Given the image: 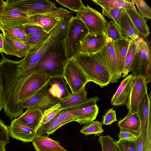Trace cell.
Returning a JSON list of instances; mask_svg holds the SVG:
<instances>
[{
  "instance_id": "obj_1",
  "label": "cell",
  "mask_w": 151,
  "mask_h": 151,
  "mask_svg": "<svg viewBox=\"0 0 151 151\" xmlns=\"http://www.w3.org/2000/svg\"><path fill=\"white\" fill-rule=\"evenodd\" d=\"M0 62V85L3 108L11 120L23 113L19 100L20 90L29 76L19 65L20 60L14 61L5 58Z\"/></svg>"
},
{
  "instance_id": "obj_2",
  "label": "cell",
  "mask_w": 151,
  "mask_h": 151,
  "mask_svg": "<svg viewBox=\"0 0 151 151\" xmlns=\"http://www.w3.org/2000/svg\"><path fill=\"white\" fill-rule=\"evenodd\" d=\"M68 59L66 55L64 39L49 48L36 64L34 72L51 78L63 77Z\"/></svg>"
},
{
  "instance_id": "obj_3",
  "label": "cell",
  "mask_w": 151,
  "mask_h": 151,
  "mask_svg": "<svg viewBox=\"0 0 151 151\" xmlns=\"http://www.w3.org/2000/svg\"><path fill=\"white\" fill-rule=\"evenodd\" d=\"M69 19H63L49 32V38L43 43L30 50L23 59L20 60L19 66L30 75L34 72L35 67L44 53L51 47L64 39Z\"/></svg>"
},
{
  "instance_id": "obj_4",
  "label": "cell",
  "mask_w": 151,
  "mask_h": 151,
  "mask_svg": "<svg viewBox=\"0 0 151 151\" xmlns=\"http://www.w3.org/2000/svg\"><path fill=\"white\" fill-rule=\"evenodd\" d=\"M70 59L81 69L89 82H94L101 88L110 82V74L93 54L79 53Z\"/></svg>"
},
{
  "instance_id": "obj_5",
  "label": "cell",
  "mask_w": 151,
  "mask_h": 151,
  "mask_svg": "<svg viewBox=\"0 0 151 151\" xmlns=\"http://www.w3.org/2000/svg\"><path fill=\"white\" fill-rule=\"evenodd\" d=\"M88 33V29L82 21L72 16L69 20L64 38L66 53L68 59L80 53Z\"/></svg>"
},
{
  "instance_id": "obj_6",
  "label": "cell",
  "mask_w": 151,
  "mask_h": 151,
  "mask_svg": "<svg viewBox=\"0 0 151 151\" xmlns=\"http://www.w3.org/2000/svg\"><path fill=\"white\" fill-rule=\"evenodd\" d=\"M137 47L130 72L134 77L141 76L151 83V60L149 45L141 37L137 39Z\"/></svg>"
},
{
  "instance_id": "obj_7",
  "label": "cell",
  "mask_w": 151,
  "mask_h": 151,
  "mask_svg": "<svg viewBox=\"0 0 151 151\" xmlns=\"http://www.w3.org/2000/svg\"><path fill=\"white\" fill-rule=\"evenodd\" d=\"M30 24L29 17L12 3L5 1L0 12V28L10 27Z\"/></svg>"
},
{
  "instance_id": "obj_8",
  "label": "cell",
  "mask_w": 151,
  "mask_h": 151,
  "mask_svg": "<svg viewBox=\"0 0 151 151\" xmlns=\"http://www.w3.org/2000/svg\"><path fill=\"white\" fill-rule=\"evenodd\" d=\"M76 17L82 21L88 33H105L107 21L102 14L89 6H84Z\"/></svg>"
},
{
  "instance_id": "obj_9",
  "label": "cell",
  "mask_w": 151,
  "mask_h": 151,
  "mask_svg": "<svg viewBox=\"0 0 151 151\" xmlns=\"http://www.w3.org/2000/svg\"><path fill=\"white\" fill-rule=\"evenodd\" d=\"M100 100L98 96L91 97L82 103L68 108L75 121L82 125L95 120L99 113L96 103Z\"/></svg>"
},
{
  "instance_id": "obj_10",
  "label": "cell",
  "mask_w": 151,
  "mask_h": 151,
  "mask_svg": "<svg viewBox=\"0 0 151 151\" xmlns=\"http://www.w3.org/2000/svg\"><path fill=\"white\" fill-rule=\"evenodd\" d=\"M93 54L110 74L111 77L110 82H116L121 77L119 74L113 42L112 40L107 37L104 46Z\"/></svg>"
},
{
  "instance_id": "obj_11",
  "label": "cell",
  "mask_w": 151,
  "mask_h": 151,
  "mask_svg": "<svg viewBox=\"0 0 151 151\" xmlns=\"http://www.w3.org/2000/svg\"><path fill=\"white\" fill-rule=\"evenodd\" d=\"M71 12L61 7L46 13L29 17L30 24L40 26L46 32H49L63 19H70Z\"/></svg>"
},
{
  "instance_id": "obj_12",
  "label": "cell",
  "mask_w": 151,
  "mask_h": 151,
  "mask_svg": "<svg viewBox=\"0 0 151 151\" xmlns=\"http://www.w3.org/2000/svg\"><path fill=\"white\" fill-rule=\"evenodd\" d=\"M63 77L69 86L72 94L78 91L89 82L83 71L70 59H68L65 66Z\"/></svg>"
},
{
  "instance_id": "obj_13",
  "label": "cell",
  "mask_w": 151,
  "mask_h": 151,
  "mask_svg": "<svg viewBox=\"0 0 151 151\" xmlns=\"http://www.w3.org/2000/svg\"><path fill=\"white\" fill-rule=\"evenodd\" d=\"M29 17L50 12L56 10L55 3L47 0H10Z\"/></svg>"
},
{
  "instance_id": "obj_14",
  "label": "cell",
  "mask_w": 151,
  "mask_h": 151,
  "mask_svg": "<svg viewBox=\"0 0 151 151\" xmlns=\"http://www.w3.org/2000/svg\"><path fill=\"white\" fill-rule=\"evenodd\" d=\"M148 83L147 79L143 76L134 77L126 104L129 112L132 113L137 112L141 101L145 94L147 92Z\"/></svg>"
},
{
  "instance_id": "obj_15",
  "label": "cell",
  "mask_w": 151,
  "mask_h": 151,
  "mask_svg": "<svg viewBox=\"0 0 151 151\" xmlns=\"http://www.w3.org/2000/svg\"><path fill=\"white\" fill-rule=\"evenodd\" d=\"M51 78L44 74L34 72L24 82L20 91L19 100L21 104L41 89Z\"/></svg>"
},
{
  "instance_id": "obj_16",
  "label": "cell",
  "mask_w": 151,
  "mask_h": 151,
  "mask_svg": "<svg viewBox=\"0 0 151 151\" xmlns=\"http://www.w3.org/2000/svg\"><path fill=\"white\" fill-rule=\"evenodd\" d=\"M10 137L24 142H32L36 135L34 129L15 118L8 126Z\"/></svg>"
},
{
  "instance_id": "obj_17",
  "label": "cell",
  "mask_w": 151,
  "mask_h": 151,
  "mask_svg": "<svg viewBox=\"0 0 151 151\" xmlns=\"http://www.w3.org/2000/svg\"><path fill=\"white\" fill-rule=\"evenodd\" d=\"M116 24L123 39L132 41L139 37L140 35L127 10L122 9Z\"/></svg>"
},
{
  "instance_id": "obj_18",
  "label": "cell",
  "mask_w": 151,
  "mask_h": 151,
  "mask_svg": "<svg viewBox=\"0 0 151 151\" xmlns=\"http://www.w3.org/2000/svg\"><path fill=\"white\" fill-rule=\"evenodd\" d=\"M48 82L33 95L21 103L22 109L32 107H45L49 101L57 98L50 93Z\"/></svg>"
},
{
  "instance_id": "obj_19",
  "label": "cell",
  "mask_w": 151,
  "mask_h": 151,
  "mask_svg": "<svg viewBox=\"0 0 151 151\" xmlns=\"http://www.w3.org/2000/svg\"><path fill=\"white\" fill-rule=\"evenodd\" d=\"M107 38L105 33H88L84 40L80 53H96L104 46Z\"/></svg>"
},
{
  "instance_id": "obj_20",
  "label": "cell",
  "mask_w": 151,
  "mask_h": 151,
  "mask_svg": "<svg viewBox=\"0 0 151 151\" xmlns=\"http://www.w3.org/2000/svg\"><path fill=\"white\" fill-rule=\"evenodd\" d=\"M134 78V76L131 74L127 76L121 82L111 99V105L115 106L126 104Z\"/></svg>"
},
{
  "instance_id": "obj_21",
  "label": "cell",
  "mask_w": 151,
  "mask_h": 151,
  "mask_svg": "<svg viewBox=\"0 0 151 151\" xmlns=\"http://www.w3.org/2000/svg\"><path fill=\"white\" fill-rule=\"evenodd\" d=\"M49 91L54 97L61 101L70 97L72 95L69 91L67 83L63 77L51 78L48 82Z\"/></svg>"
},
{
  "instance_id": "obj_22",
  "label": "cell",
  "mask_w": 151,
  "mask_h": 151,
  "mask_svg": "<svg viewBox=\"0 0 151 151\" xmlns=\"http://www.w3.org/2000/svg\"><path fill=\"white\" fill-rule=\"evenodd\" d=\"M4 38V53L19 58L25 57L29 51L28 46L24 43L11 39L2 34Z\"/></svg>"
},
{
  "instance_id": "obj_23",
  "label": "cell",
  "mask_w": 151,
  "mask_h": 151,
  "mask_svg": "<svg viewBox=\"0 0 151 151\" xmlns=\"http://www.w3.org/2000/svg\"><path fill=\"white\" fill-rule=\"evenodd\" d=\"M32 142L36 151H67L59 142L51 139L48 136L36 135Z\"/></svg>"
},
{
  "instance_id": "obj_24",
  "label": "cell",
  "mask_w": 151,
  "mask_h": 151,
  "mask_svg": "<svg viewBox=\"0 0 151 151\" xmlns=\"http://www.w3.org/2000/svg\"><path fill=\"white\" fill-rule=\"evenodd\" d=\"M151 93L147 92L144 96L139 104L137 112L140 119L141 129L146 127L151 128Z\"/></svg>"
},
{
  "instance_id": "obj_25",
  "label": "cell",
  "mask_w": 151,
  "mask_h": 151,
  "mask_svg": "<svg viewBox=\"0 0 151 151\" xmlns=\"http://www.w3.org/2000/svg\"><path fill=\"white\" fill-rule=\"evenodd\" d=\"M43 112L36 108L32 107L27 108L26 111L17 119L35 130L36 132L40 123Z\"/></svg>"
},
{
  "instance_id": "obj_26",
  "label": "cell",
  "mask_w": 151,
  "mask_h": 151,
  "mask_svg": "<svg viewBox=\"0 0 151 151\" xmlns=\"http://www.w3.org/2000/svg\"><path fill=\"white\" fill-rule=\"evenodd\" d=\"M131 41L123 39L113 42V45L119 76L121 77L125 58Z\"/></svg>"
},
{
  "instance_id": "obj_27",
  "label": "cell",
  "mask_w": 151,
  "mask_h": 151,
  "mask_svg": "<svg viewBox=\"0 0 151 151\" xmlns=\"http://www.w3.org/2000/svg\"><path fill=\"white\" fill-rule=\"evenodd\" d=\"M117 124L120 129L128 130L138 134L141 131V123L137 112H129L125 117L119 121Z\"/></svg>"
},
{
  "instance_id": "obj_28",
  "label": "cell",
  "mask_w": 151,
  "mask_h": 151,
  "mask_svg": "<svg viewBox=\"0 0 151 151\" xmlns=\"http://www.w3.org/2000/svg\"><path fill=\"white\" fill-rule=\"evenodd\" d=\"M95 4L100 6L102 11L107 12L113 8H119L128 10L135 8L133 0H93Z\"/></svg>"
},
{
  "instance_id": "obj_29",
  "label": "cell",
  "mask_w": 151,
  "mask_h": 151,
  "mask_svg": "<svg viewBox=\"0 0 151 151\" xmlns=\"http://www.w3.org/2000/svg\"><path fill=\"white\" fill-rule=\"evenodd\" d=\"M127 11L140 35L145 38L148 36L150 32L145 18L139 14L136 7Z\"/></svg>"
},
{
  "instance_id": "obj_30",
  "label": "cell",
  "mask_w": 151,
  "mask_h": 151,
  "mask_svg": "<svg viewBox=\"0 0 151 151\" xmlns=\"http://www.w3.org/2000/svg\"><path fill=\"white\" fill-rule=\"evenodd\" d=\"M85 86L77 92L72 94L69 98L60 102V106L62 109L75 106L82 103L87 100V92L85 90Z\"/></svg>"
},
{
  "instance_id": "obj_31",
  "label": "cell",
  "mask_w": 151,
  "mask_h": 151,
  "mask_svg": "<svg viewBox=\"0 0 151 151\" xmlns=\"http://www.w3.org/2000/svg\"><path fill=\"white\" fill-rule=\"evenodd\" d=\"M151 128L141 129L135 141L136 151H151Z\"/></svg>"
},
{
  "instance_id": "obj_32",
  "label": "cell",
  "mask_w": 151,
  "mask_h": 151,
  "mask_svg": "<svg viewBox=\"0 0 151 151\" xmlns=\"http://www.w3.org/2000/svg\"><path fill=\"white\" fill-rule=\"evenodd\" d=\"M3 34L7 37L17 41L24 43L27 35L24 25L10 27L0 28Z\"/></svg>"
},
{
  "instance_id": "obj_33",
  "label": "cell",
  "mask_w": 151,
  "mask_h": 151,
  "mask_svg": "<svg viewBox=\"0 0 151 151\" xmlns=\"http://www.w3.org/2000/svg\"><path fill=\"white\" fill-rule=\"evenodd\" d=\"M56 115L52 119L48 122L40 126L36 131V135L47 136L52 134L59 128L64 125L57 118Z\"/></svg>"
},
{
  "instance_id": "obj_34",
  "label": "cell",
  "mask_w": 151,
  "mask_h": 151,
  "mask_svg": "<svg viewBox=\"0 0 151 151\" xmlns=\"http://www.w3.org/2000/svg\"><path fill=\"white\" fill-rule=\"evenodd\" d=\"M50 32H45L37 34L27 35L25 43L29 47V51L43 43L50 37Z\"/></svg>"
},
{
  "instance_id": "obj_35",
  "label": "cell",
  "mask_w": 151,
  "mask_h": 151,
  "mask_svg": "<svg viewBox=\"0 0 151 151\" xmlns=\"http://www.w3.org/2000/svg\"><path fill=\"white\" fill-rule=\"evenodd\" d=\"M137 47V40L131 41L125 58L122 71L123 78L126 77L130 72L131 66Z\"/></svg>"
},
{
  "instance_id": "obj_36",
  "label": "cell",
  "mask_w": 151,
  "mask_h": 151,
  "mask_svg": "<svg viewBox=\"0 0 151 151\" xmlns=\"http://www.w3.org/2000/svg\"><path fill=\"white\" fill-rule=\"evenodd\" d=\"M102 122L93 121L84 126L80 132L85 135L94 134L99 136L104 131L102 128Z\"/></svg>"
},
{
  "instance_id": "obj_37",
  "label": "cell",
  "mask_w": 151,
  "mask_h": 151,
  "mask_svg": "<svg viewBox=\"0 0 151 151\" xmlns=\"http://www.w3.org/2000/svg\"><path fill=\"white\" fill-rule=\"evenodd\" d=\"M105 34L107 37L115 41L123 39L116 24L113 21L107 23Z\"/></svg>"
},
{
  "instance_id": "obj_38",
  "label": "cell",
  "mask_w": 151,
  "mask_h": 151,
  "mask_svg": "<svg viewBox=\"0 0 151 151\" xmlns=\"http://www.w3.org/2000/svg\"><path fill=\"white\" fill-rule=\"evenodd\" d=\"M63 109L60 107L59 103L45 111L43 113L42 119L39 127L51 120Z\"/></svg>"
},
{
  "instance_id": "obj_39",
  "label": "cell",
  "mask_w": 151,
  "mask_h": 151,
  "mask_svg": "<svg viewBox=\"0 0 151 151\" xmlns=\"http://www.w3.org/2000/svg\"><path fill=\"white\" fill-rule=\"evenodd\" d=\"M98 140L101 146L102 151H116V141L110 136H101Z\"/></svg>"
},
{
  "instance_id": "obj_40",
  "label": "cell",
  "mask_w": 151,
  "mask_h": 151,
  "mask_svg": "<svg viewBox=\"0 0 151 151\" xmlns=\"http://www.w3.org/2000/svg\"><path fill=\"white\" fill-rule=\"evenodd\" d=\"M56 1L73 12H78L84 6L80 0H56Z\"/></svg>"
},
{
  "instance_id": "obj_41",
  "label": "cell",
  "mask_w": 151,
  "mask_h": 151,
  "mask_svg": "<svg viewBox=\"0 0 151 151\" xmlns=\"http://www.w3.org/2000/svg\"><path fill=\"white\" fill-rule=\"evenodd\" d=\"M138 9L139 14L145 18L151 19V9L146 2L143 0H133Z\"/></svg>"
},
{
  "instance_id": "obj_42",
  "label": "cell",
  "mask_w": 151,
  "mask_h": 151,
  "mask_svg": "<svg viewBox=\"0 0 151 151\" xmlns=\"http://www.w3.org/2000/svg\"><path fill=\"white\" fill-rule=\"evenodd\" d=\"M119 137V140H124L132 142H135L139 134L128 130L120 129Z\"/></svg>"
},
{
  "instance_id": "obj_43",
  "label": "cell",
  "mask_w": 151,
  "mask_h": 151,
  "mask_svg": "<svg viewBox=\"0 0 151 151\" xmlns=\"http://www.w3.org/2000/svg\"><path fill=\"white\" fill-rule=\"evenodd\" d=\"M135 142L119 140L116 145L120 151H136Z\"/></svg>"
},
{
  "instance_id": "obj_44",
  "label": "cell",
  "mask_w": 151,
  "mask_h": 151,
  "mask_svg": "<svg viewBox=\"0 0 151 151\" xmlns=\"http://www.w3.org/2000/svg\"><path fill=\"white\" fill-rule=\"evenodd\" d=\"M57 116L58 120L64 124L75 121L74 118L70 113L68 108L63 109L57 115Z\"/></svg>"
},
{
  "instance_id": "obj_45",
  "label": "cell",
  "mask_w": 151,
  "mask_h": 151,
  "mask_svg": "<svg viewBox=\"0 0 151 151\" xmlns=\"http://www.w3.org/2000/svg\"><path fill=\"white\" fill-rule=\"evenodd\" d=\"M10 137L8 126L0 118V142L9 143Z\"/></svg>"
},
{
  "instance_id": "obj_46",
  "label": "cell",
  "mask_w": 151,
  "mask_h": 151,
  "mask_svg": "<svg viewBox=\"0 0 151 151\" xmlns=\"http://www.w3.org/2000/svg\"><path fill=\"white\" fill-rule=\"evenodd\" d=\"M122 9L119 8H111L107 12L102 11V13L103 15L113 19L114 22L116 24Z\"/></svg>"
},
{
  "instance_id": "obj_47",
  "label": "cell",
  "mask_w": 151,
  "mask_h": 151,
  "mask_svg": "<svg viewBox=\"0 0 151 151\" xmlns=\"http://www.w3.org/2000/svg\"><path fill=\"white\" fill-rule=\"evenodd\" d=\"M117 121L116 111L112 108L109 109L104 116L102 123L104 125H109Z\"/></svg>"
},
{
  "instance_id": "obj_48",
  "label": "cell",
  "mask_w": 151,
  "mask_h": 151,
  "mask_svg": "<svg viewBox=\"0 0 151 151\" xmlns=\"http://www.w3.org/2000/svg\"><path fill=\"white\" fill-rule=\"evenodd\" d=\"M24 26L25 32L27 35L37 34L45 32L40 26L38 25L27 24Z\"/></svg>"
},
{
  "instance_id": "obj_49",
  "label": "cell",
  "mask_w": 151,
  "mask_h": 151,
  "mask_svg": "<svg viewBox=\"0 0 151 151\" xmlns=\"http://www.w3.org/2000/svg\"><path fill=\"white\" fill-rule=\"evenodd\" d=\"M4 51V38L2 34L0 33V52L2 54Z\"/></svg>"
},
{
  "instance_id": "obj_50",
  "label": "cell",
  "mask_w": 151,
  "mask_h": 151,
  "mask_svg": "<svg viewBox=\"0 0 151 151\" xmlns=\"http://www.w3.org/2000/svg\"><path fill=\"white\" fill-rule=\"evenodd\" d=\"M6 144L0 142V151H6L5 145Z\"/></svg>"
},
{
  "instance_id": "obj_51",
  "label": "cell",
  "mask_w": 151,
  "mask_h": 151,
  "mask_svg": "<svg viewBox=\"0 0 151 151\" xmlns=\"http://www.w3.org/2000/svg\"><path fill=\"white\" fill-rule=\"evenodd\" d=\"M3 108L1 88L0 85V111Z\"/></svg>"
},
{
  "instance_id": "obj_52",
  "label": "cell",
  "mask_w": 151,
  "mask_h": 151,
  "mask_svg": "<svg viewBox=\"0 0 151 151\" xmlns=\"http://www.w3.org/2000/svg\"><path fill=\"white\" fill-rule=\"evenodd\" d=\"M5 4V1L2 0H0V8L3 6Z\"/></svg>"
},
{
  "instance_id": "obj_53",
  "label": "cell",
  "mask_w": 151,
  "mask_h": 151,
  "mask_svg": "<svg viewBox=\"0 0 151 151\" xmlns=\"http://www.w3.org/2000/svg\"><path fill=\"white\" fill-rule=\"evenodd\" d=\"M116 151H120L116 146Z\"/></svg>"
},
{
  "instance_id": "obj_54",
  "label": "cell",
  "mask_w": 151,
  "mask_h": 151,
  "mask_svg": "<svg viewBox=\"0 0 151 151\" xmlns=\"http://www.w3.org/2000/svg\"><path fill=\"white\" fill-rule=\"evenodd\" d=\"M3 6L2 7L0 8V12L3 9Z\"/></svg>"
},
{
  "instance_id": "obj_55",
  "label": "cell",
  "mask_w": 151,
  "mask_h": 151,
  "mask_svg": "<svg viewBox=\"0 0 151 151\" xmlns=\"http://www.w3.org/2000/svg\"><path fill=\"white\" fill-rule=\"evenodd\" d=\"M46 151H52V150H48Z\"/></svg>"
}]
</instances>
